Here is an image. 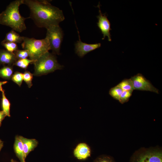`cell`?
Instances as JSON below:
<instances>
[{"instance_id": "cell-21", "label": "cell", "mask_w": 162, "mask_h": 162, "mask_svg": "<svg viewBox=\"0 0 162 162\" xmlns=\"http://www.w3.org/2000/svg\"><path fill=\"white\" fill-rule=\"evenodd\" d=\"M11 80L20 87L23 80V73L16 71L13 74Z\"/></svg>"}, {"instance_id": "cell-8", "label": "cell", "mask_w": 162, "mask_h": 162, "mask_svg": "<svg viewBox=\"0 0 162 162\" xmlns=\"http://www.w3.org/2000/svg\"><path fill=\"white\" fill-rule=\"evenodd\" d=\"M79 40L75 44V51L76 53L80 57L84 56L88 53L100 47L101 44L100 43L95 44H87L81 41L80 39L79 32L78 31Z\"/></svg>"}, {"instance_id": "cell-23", "label": "cell", "mask_w": 162, "mask_h": 162, "mask_svg": "<svg viewBox=\"0 0 162 162\" xmlns=\"http://www.w3.org/2000/svg\"><path fill=\"white\" fill-rule=\"evenodd\" d=\"M133 91H123L119 98L118 101L123 104L128 102L131 96Z\"/></svg>"}, {"instance_id": "cell-12", "label": "cell", "mask_w": 162, "mask_h": 162, "mask_svg": "<svg viewBox=\"0 0 162 162\" xmlns=\"http://www.w3.org/2000/svg\"><path fill=\"white\" fill-rule=\"evenodd\" d=\"M23 143V157L25 160L28 154L38 145V141L35 139H28L19 136Z\"/></svg>"}, {"instance_id": "cell-13", "label": "cell", "mask_w": 162, "mask_h": 162, "mask_svg": "<svg viewBox=\"0 0 162 162\" xmlns=\"http://www.w3.org/2000/svg\"><path fill=\"white\" fill-rule=\"evenodd\" d=\"M23 36H20L15 31L12 29L6 34L4 39L2 42H9L16 44L20 43L23 42Z\"/></svg>"}, {"instance_id": "cell-29", "label": "cell", "mask_w": 162, "mask_h": 162, "mask_svg": "<svg viewBox=\"0 0 162 162\" xmlns=\"http://www.w3.org/2000/svg\"><path fill=\"white\" fill-rule=\"evenodd\" d=\"M11 162H17V161H16L15 160L13 159H12L11 160ZM24 162H26V161H25Z\"/></svg>"}, {"instance_id": "cell-5", "label": "cell", "mask_w": 162, "mask_h": 162, "mask_svg": "<svg viewBox=\"0 0 162 162\" xmlns=\"http://www.w3.org/2000/svg\"><path fill=\"white\" fill-rule=\"evenodd\" d=\"M46 37L49 43L50 50L54 55H59L63 34L59 25L52 26L46 28Z\"/></svg>"}, {"instance_id": "cell-22", "label": "cell", "mask_w": 162, "mask_h": 162, "mask_svg": "<svg viewBox=\"0 0 162 162\" xmlns=\"http://www.w3.org/2000/svg\"><path fill=\"white\" fill-rule=\"evenodd\" d=\"M33 74L28 71H25L23 73V80L27 84L28 87L30 88L32 86V81Z\"/></svg>"}, {"instance_id": "cell-28", "label": "cell", "mask_w": 162, "mask_h": 162, "mask_svg": "<svg viewBox=\"0 0 162 162\" xmlns=\"http://www.w3.org/2000/svg\"><path fill=\"white\" fill-rule=\"evenodd\" d=\"M3 146V142L0 140V151L1 150Z\"/></svg>"}, {"instance_id": "cell-7", "label": "cell", "mask_w": 162, "mask_h": 162, "mask_svg": "<svg viewBox=\"0 0 162 162\" xmlns=\"http://www.w3.org/2000/svg\"><path fill=\"white\" fill-rule=\"evenodd\" d=\"M97 7L99 9V15L97 16L98 22L97 23V26L100 29L103 34L102 40H104L106 36L108 38L109 41H111V36L110 33L111 24L107 18L105 14H102L100 9V3Z\"/></svg>"}, {"instance_id": "cell-16", "label": "cell", "mask_w": 162, "mask_h": 162, "mask_svg": "<svg viewBox=\"0 0 162 162\" xmlns=\"http://www.w3.org/2000/svg\"><path fill=\"white\" fill-rule=\"evenodd\" d=\"M10 104L9 100L6 97L4 90L2 92V111L7 116H10Z\"/></svg>"}, {"instance_id": "cell-9", "label": "cell", "mask_w": 162, "mask_h": 162, "mask_svg": "<svg viewBox=\"0 0 162 162\" xmlns=\"http://www.w3.org/2000/svg\"><path fill=\"white\" fill-rule=\"evenodd\" d=\"M136 162H162V153L158 151H148L140 155Z\"/></svg>"}, {"instance_id": "cell-3", "label": "cell", "mask_w": 162, "mask_h": 162, "mask_svg": "<svg viewBox=\"0 0 162 162\" xmlns=\"http://www.w3.org/2000/svg\"><path fill=\"white\" fill-rule=\"evenodd\" d=\"M21 46L23 50L28 52L29 59L34 62L50 50L49 41L46 37L44 39H37L23 37Z\"/></svg>"}, {"instance_id": "cell-17", "label": "cell", "mask_w": 162, "mask_h": 162, "mask_svg": "<svg viewBox=\"0 0 162 162\" xmlns=\"http://www.w3.org/2000/svg\"><path fill=\"white\" fill-rule=\"evenodd\" d=\"M117 86L124 91H133L134 90L132 82L130 79H124Z\"/></svg>"}, {"instance_id": "cell-11", "label": "cell", "mask_w": 162, "mask_h": 162, "mask_svg": "<svg viewBox=\"0 0 162 162\" xmlns=\"http://www.w3.org/2000/svg\"><path fill=\"white\" fill-rule=\"evenodd\" d=\"M17 60L14 53L6 50H0V65L13 66Z\"/></svg>"}, {"instance_id": "cell-10", "label": "cell", "mask_w": 162, "mask_h": 162, "mask_svg": "<svg viewBox=\"0 0 162 162\" xmlns=\"http://www.w3.org/2000/svg\"><path fill=\"white\" fill-rule=\"evenodd\" d=\"M74 155L77 159L84 160L90 157L91 150L89 146L86 143H79L73 151Z\"/></svg>"}, {"instance_id": "cell-26", "label": "cell", "mask_w": 162, "mask_h": 162, "mask_svg": "<svg viewBox=\"0 0 162 162\" xmlns=\"http://www.w3.org/2000/svg\"><path fill=\"white\" fill-rule=\"evenodd\" d=\"M6 116V114L2 111H0V126L2 120Z\"/></svg>"}, {"instance_id": "cell-18", "label": "cell", "mask_w": 162, "mask_h": 162, "mask_svg": "<svg viewBox=\"0 0 162 162\" xmlns=\"http://www.w3.org/2000/svg\"><path fill=\"white\" fill-rule=\"evenodd\" d=\"M123 90L118 86L111 88L110 90V95L114 99L118 101L120 96Z\"/></svg>"}, {"instance_id": "cell-1", "label": "cell", "mask_w": 162, "mask_h": 162, "mask_svg": "<svg viewBox=\"0 0 162 162\" xmlns=\"http://www.w3.org/2000/svg\"><path fill=\"white\" fill-rule=\"evenodd\" d=\"M30 11L29 18L36 26L46 28L50 26L59 25L64 19L62 11L52 5L49 1L23 0Z\"/></svg>"}, {"instance_id": "cell-20", "label": "cell", "mask_w": 162, "mask_h": 162, "mask_svg": "<svg viewBox=\"0 0 162 162\" xmlns=\"http://www.w3.org/2000/svg\"><path fill=\"white\" fill-rule=\"evenodd\" d=\"M2 45L5 48L7 51L14 53L18 50V46L16 43L9 42H1Z\"/></svg>"}, {"instance_id": "cell-19", "label": "cell", "mask_w": 162, "mask_h": 162, "mask_svg": "<svg viewBox=\"0 0 162 162\" xmlns=\"http://www.w3.org/2000/svg\"><path fill=\"white\" fill-rule=\"evenodd\" d=\"M34 62L33 61L27 58L18 59L15 62L14 65L25 70L30 64L33 63Z\"/></svg>"}, {"instance_id": "cell-25", "label": "cell", "mask_w": 162, "mask_h": 162, "mask_svg": "<svg viewBox=\"0 0 162 162\" xmlns=\"http://www.w3.org/2000/svg\"><path fill=\"white\" fill-rule=\"evenodd\" d=\"M94 162H114L110 157L106 155H101L96 158Z\"/></svg>"}, {"instance_id": "cell-15", "label": "cell", "mask_w": 162, "mask_h": 162, "mask_svg": "<svg viewBox=\"0 0 162 162\" xmlns=\"http://www.w3.org/2000/svg\"><path fill=\"white\" fill-rule=\"evenodd\" d=\"M13 66H4L0 68V77L7 80L11 79L13 74Z\"/></svg>"}, {"instance_id": "cell-14", "label": "cell", "mask_w": 162, "mask_h": 162, "mask_svg": "<svg viewBox=\"0 0 162 162\" xmlns=\"http://www.w3.org/2000/svg\"><path fill=\"white\" fill-rule=\"evenodd\" d=\"M14 148L16 156L21 162H24L23 148L22 142L19 136L16 137L14 145Z\"/></svg>"}, {"instance_id": "cell-4", "label": "cell", "mask_w": 162, "mask_h": 162, "mask_svg": "<svg viewBox=\"0 0 162 162\" xmlns=\"http://www.w3.org/2000/svg\"><path fill=\"white\" fill-rule=\"evenodd\" d=\"M33 64L34 71L33 75L39 76L62 69L64 66L58 62L55 55L49 52L42 55Z\"/></svg>"}, {"instance_id": "cell-27", "label": "cell", "mask_w": 162, "mask_h": 162, "mask_svg": "<svg viewBox=\"0 0 162 162\" xmlns=\"http://www.w3.org/2000/svg\"><path fill=\"white\" fill-rule=\"evenodd\" d=\"M8 82V81H0V91L2 92L4 90L2 88V86L6 84Z\"/></svg>"}, {"instance_id": "cell-6", "label": "cell", "mask_w": 162, "mask_h": 162, "mask_svg": "<svg viewBox=\"0 0 162 162\" xmlns=\"http://www.w3.org/2000/svg\"><path fill=\"white\" fill-rule=\"evenodd\" d=\"M130 79L134 90L148 91L159 94L158 90L141 74L139 73L132 76Z\"/></svg>"}, {"instance_id": "cell-24", "label": "cell", "mask_w": 162, "mask_h": 162, "mask_svg": "<svg viewBox=\"0 0 162 162\" xmlns=\"http://www.w3.org/2000/svg\"><path fill=\"white\" fill-rule=\"evenodd\" d=\"M14 53L17 60L27 58L29 57L28 52L24 50H18Z\"/></svg>"}, {"instance_id": "cell-2", "label": "cell", "mask_w": 162, "mask_h": 162, "mask_svg": "<svg viewBox=\"0 0 162 162\" xmlns=\"http://www.w3.org/2000/svg\"><path fill=\"white\" fill-rule=\"evenodd\" d=\"M23 0H16L11 2L6 9L0 14V24L9 27L19 32L26 30V20L29 18L22 16L19 12L20 6Z\"/></svg>"}]
</instances>
